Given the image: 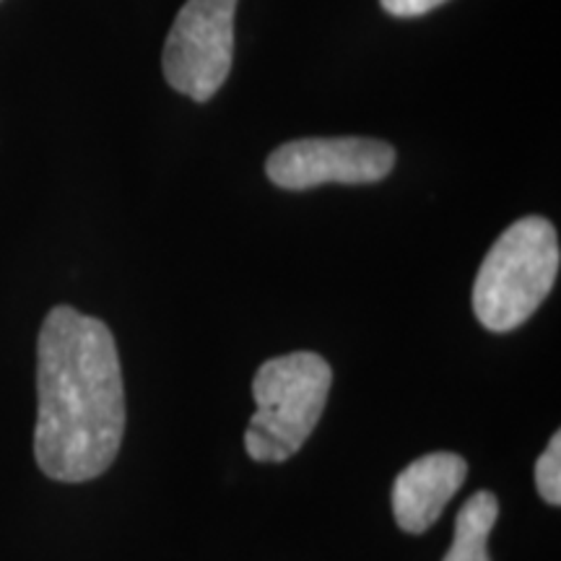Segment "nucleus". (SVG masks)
Here are the masks:
<instances>
[{
	"label": "nucleus",
	"mask_w": 561,
	"mask_h": 561,
	"mask_svg": "<svg viewBox=\"0 0 561 561\" xmlns=\"http://www.w3.org/2000/svg\"><path fill=\"white\" fill-rule=\"evenodd\" d=\"M34 458L47 479L83 483L121 453L125 388L115 339L102 320L60 305L37 341Z\"/></svg>",
	"instance_id": "f257e3e1"
},
{
	"label": "nucleus",
	"mask_w": 561,
	"mask_h": 561,
	"mask_svg": "<svg viewBox=\"0 0 561 561\" xmlns=\"http://www.w3.org/2000/svg\"><path fill=\"white\" fill-rule=\"evenodd\" d=\"M559 234L543 216H525L500 234L473 284V312L491 333H510L536 314L559 276Z\"/></svg>",
	"instance_id": "f03ea898"
},
{
	"label": "nucleus",
	"mask_w": 561,
	"mask_h": 561,
	"mask_svg": "<svg viewBox=\"0 0 561 561\" xmlns=\"http://www.w3.org/2000/svg\"><path fill=\"white\" fill-rule=\"evenodd\" d=\"M333 369L312 351L276 356L252 380L255 416L244 432V450L257 462H286L301 450L325 411Z\"/></svg>",
	"instance_id": "7ed1b4c3"
},
{
	"label": "nucleus",
	"mask_w": 561,
	"mask_h": 561,
	"mask_svg": "<svg viewBox=\"0 0 561 561\" xmlns=\"http://www.w3.org/2000/svg\"><path fill=\"white\" fill-rule=\"evenodd\" d=\"M240 0H187L167 37L161 68L178 94L208 102L229 79Z\"/></svg>",
	"instance_id": "20e7f679"
},
{
	"label": "nucleus",
	"mask_w": 561,
	"mask_h": 561,
	"mask_svg": "<svg viewBox=\"0 0 561 561\" xmlns=\"http://www.w3.org/2000/svg\"><path fill=\"white\" fill-rule=\"evenodd\" d=\"M396 167V149L377 138H301L278 146L265 161V174L280 191H312L328 182L371 185Z\"/></svg>",
	"instance_id": "39448f33"
},
{
	"label": "nucleus",
	"mask_w": 561,
	"mask_h": 561,
	"mask_svg": "<svg viewBox=\"0 0 561 561\" xmlns=\"http://www.w3.org/2000/svg\"><path fill=\"white\" fill-rule=\"evenodd\" d=\"M468 462L455 453H432L413 460L392 486V515L398 528L405 533H426L447 502L466 483Z\"/></svg>",
	"instance_id": "423d86ee"
},
{
	"label": "nucleus",
	"mask_w": 561,
	"mask_h": 561,
	"mask_svg": "<svg viewBox=\"0 0 561 561\" xmlns=\"http://www.w3.org/2000/svg\"><path fill=\"white\" fill-rule=\"evenodd\" d=\"M500 517V500L491 491H476L455 517V538L442 561H491L489 536Z\"/></svg>",
	"instance_id": "0eeeda50"
},
{
	"label": "nucleus",
	"mask_w": 561,
	"mask_h": 561,
	"mask_svg": "<svg viewBox=\"0 0 561 561\" xmlns=\"http://www.w3.org/2000/svg\"><path fill=\"white\" fill-rule=\"evenodd\" d=\"M536 489L543 502L559 507L561 502V434L557 432L536 462Z\"/></svg>",
	"instance_id": "6e6552de"
},
{
	"label": "nucleus",
	"mask_w": 561,
	"mask_h": 561,
	"mask_svg": "<svg viewBox=\"0 0 561 561\" xmlns=\"http://www.w3.org/2000/svg\"><path fill=\"white\" fill-rule=\"evenodd\" d=\"M447 0H380V5L396 19H416L437 9Z\"/></svg>",
	"instance_id": "1a4fd4ad"
}]
</instances>
